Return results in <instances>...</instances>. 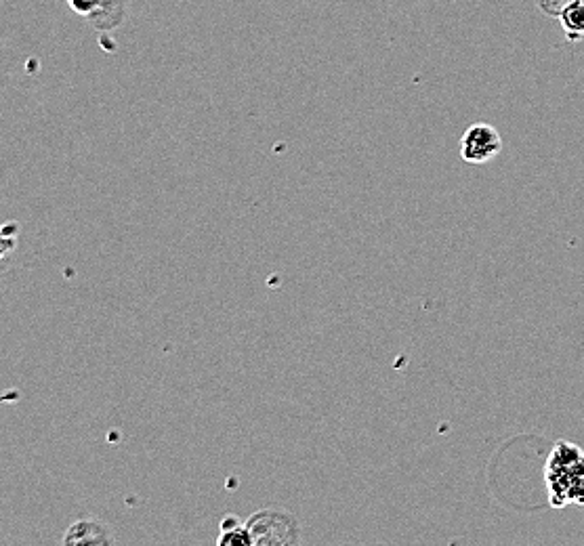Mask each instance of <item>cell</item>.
<instances>
[{"label": "cell", "instance_id": "1", "mask_svg": "<svg viewBox=\"0 0 584 546\" xmlns=\"http://www.w3.org/2000/svg\"><path fill=\"white\" fill-rule=\"evenodd\" d=\"M547 488L553 507L584 504V452L559 441L547 462Z\"/></svg>", "mask_w": 584, "mask_h": 546}, {"label": "cell", "instance_id": "2", "mask_svg": "<svg viewBox=\"0 0 584 546\" xmlns=\"http://www.w3.org/2000/svg\"><path fill=\"white\" fill-rule=\"evenodd\" d=\"M253 546H295L301 544V523L295 513L284 509H261L246 519Z\"/></svg>", "mask_w": 584, "mask_h": 546}, {"label": "cell", "instance_id": "3", "mask_svg": "<svg viewBox=\"0 0 584 546\" xmlns=\"http://www.w3.org/2000/svg\"><path fill=\"white\" fill-rule=\"evenodd\" d=\"M503 150V139L492 124L475 122L461 137V156L469 164H486Z\"/></svg>", "mask_w": 584, "mask_h": 546}, {"label": "cell", "instance_id": "4", "mask_svg": "<svg viewBox=\"0 0 584 546\" xmlns=\"http://www.w3.org/2000/svg\"><path fill=\"white\" fill-rule=\"evenodd\" d=\"M66 546H106L114 544V536L106 523L97 519H80L70 525V530L64 536Z\"/></svg>", "mask_w": 584, "mask_h": 546}, {"label": "cell", "instance_id": "5", "mask_svg": "<svg viewBox=\"0 0 584 546\" xmlns=\"http://www.w3.org/2000/svg\"><path fill=\"white\" fill-rule=\"evenodd\" d=\"M124 17H127V5H124V0H101L99 7L87 19L95 30L112 32L122 24Z\"/></svg>", "mask_w": 584, "mask_h": 546}, {"label": "cell", "instance_id": "6", "mask_svg": "<svg viewBox=\"0 0 584 546\" xmlns=\"http://www.w3.org/2000/svg\"><path fill=\"white\" fill-rule=\"evenodd\" d=\"M219 546H253L250 544V534L246 528V521L236 515H229L221 521V530L217 538Z\"/></svg>", "mask_w": 584, "mask_h": 546}, {"label": "cell", "instance_id": "7", "mask_svg": "<svg viewBox=\"0 0 584 546\" xmlns=\"http://www.w3.org/2000/svg\"><path fill=\"white\" fill-rule=\"evenodd\" d=\"M559 19H561L563 32H566V36L572 42H578L580 38H584V0H576V3H572L559 15Z\"/></svg>", "mask_w": 584, "mask_h": 546}, {"label": "cell", "instance_id": "8", "mask_svg": "<svg viewBox=\"0 0 584 546\" xmlns=\"http://www.w3.org/2000/svg\"><path fill=\"white\" fill-rule=\"evenodd\" d=\"M572 3L576 0H536V7L549 17H559Z\"/></svg>", "mask_w": 584, "mask_h": 546}, {"label": "cell", "instance_id": "9", "mask_svg": "<svg viewBox=\"0 0 584 546\" xmlns=\"http://www.w3.org/2000/svg\"><path fill=\"white\" fill-rule=\"evenodd\" d=\"M15 234H17V225H3V227H0V259H3L5 255H9V252L13 250V246H15L13 236Z\"/></svg>", "mask_w": 584, "mask_h": 546}, {"label": "cell", "instance_id": "10", "mask_svg": "<svg viewBox=\"0 0 584 546\" xmlns=\"http://www.w3.org/2000/svg\"><path fill=\"white\" fill-rule=\"evenodd\" d=\"M99 3L101 0H68V7L80 17H89L99 7Z\"/></svg>", "mask_w": 584, "mask_h": 546}]
</instances>
